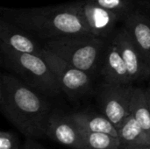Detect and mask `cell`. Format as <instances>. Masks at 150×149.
<instances>
[{"instance_id":"23","label":"cell","mask_w":150,"mask_h":149,"mask_svg":"<svg viewBox=\"0 0 150 149\" xmlns=\"http://www.w3.org/2000/svg\"><path fill=\"white\" fill-rule=\"evenodd\" d=\"M149 81H150V80H149Z\"/></svg>"},{"instance_id":"5","label":"cell","mask_w":150,"mask_h":149,"mask_svg":"<svg viewBox=\"0 0 150 149\" xmlns=\"http://www.w3.org/2000/svg\"><path fill=\"white\" fill-rule=\"evenodd\" d=\"M42 57L56 76L62 92L71 101H77L93 90L92 76L44 47Z\"/></svg>"},{"instance_id":"10","label":"cell","mask_w":150,"mask_h":149,"mask_svg":"<svg viewBox=\"0 0 150 149\" xmlns=\"http://www.w3.org/2000/svg\"><path fill=\"white\" fill-rule=\"evenodd\" d=\"M104 83L114 85H134L129 76L120 51L112 39L105 48L98 71Z\"/></svg>"},{"instance_id":"22","label":"cell","mask_w":150,"mask_h":149,"mask_svg":"<svg viewBox=\"0 0 150 149\" xmlns=\"http://www.w3.org/2000/svg\"><path fill=\"white\" fill-rule=\"evenodd\" d=\"M145 149H150V147H149V148H145Z\"/></svg>"},{"instance_id":"8","label":"cell","mask_w":150,"mask_h":149,"mask_svg":"<svg viewBox=\"0 0 150 149\" xmlns=\"http://www.w3.org/2000/svg\"><path fill=\"white\" fill-rule=\"evenodd\" d=\"M112 39L120 51L133 83L149 81V65L123 25L117 29Z\"/></svg>"},{"instance_id":"4","label":"cell","mask_w":150,"mask_h":149,"mask_svg":"<svg viewBox=\"0 0 150 149\" xmlns=\"http://www.w3.org/2000/svg\"><path fill=\"white\" fill-rule=\"evenodd\" d=\"M109 40L91 34H79L47 40L44 47L93 76L99 71Z\"/></svg>"},{"instance_id":"19","label":"cell","mask_w":150,"mask_h":149,"mask_svg":"<svg viewBox=\"0 0 150 149\" xmlns=\"http://www.w3.org/2000/svg\"><path fill=\"white\" fill-rule=\"evenodd\" d=\"M23 149H46L40 143L37 141L36 139H32V138H26Z\"/></svg>"},{"instance_id":"20","label":"cell","mask_w":150,"mask_h":149,"mask_svg":"<svg viewBox=\"0 0 150 149\" xmlns=\"http://www.w3.org/2000/svg\"><path fill=\"white\" fill-rule=\"evenodd\" d=\"M141 8H142L143 10L150 13V0H142Z\"/></svg>"},{"instance_id":"17","label":"cell","mask_w":150,"mask_h":149,"mask_svg":"<svg viewBox=\"0 0 150 149\" xmlns=\"http://www.w3.org/2000/svg\"><path fill=\"white\" fill-rule=\"evenodd\" d=\"M94 3L112 11L127 17L138 8H141L142 0H91Z\"/></svg>"},{"instance_id":"3","label":"cell","mask_w":150,"mask_h":149,"mask_svg":"<svg viewBox=\"0 0 150 149\" xmlns=\"http://www.w3.org/2000/svg\"><path fill=\"white\" fill-rule=\"evenodd\" d=\"M0 64L46 97H56L62 92L56 76L42 56L18 53L0 44Z\"/></svg>"},{"instance_id":"7","label":"cell","mask_w":150,"mask_h":149,"mask_svg":"<svg viewBox=\"0 0 150 149\" xmlns=\"http://www.w3.org/2000/svg\"><path fill=\"white\" fill-rule=\"evenodd\" d=\"M74 4L90 33L95 37L110 40L117 31V25L126 19V17L91 0H77Z\"/></svg>"},{"instance_id":"6","label":"cell","mask_w":150,"mask_h":149,"mask_svg":"<svg viewBox=\"0 0 150 149\" xmlns=\"http://www.w3.org/2000/svg\"><path fill=\"white\" fill-rule=\"evenodd\" d=\"M135 85H114L103 83L96 94L98 106L119 129L130 115V103Z\"/></svg>"},{"instance_id":"11","label":"cell","mask_w":150,"mask_h":149,"mask_svg":"<svg viewBox=\"0 0 150 149\" xmlns=\"http://www.w3.org/2000/svg\"><path fill=\"white\" fill-rule=\"evenodd\" d=\"M46 136L64 147L80 149L82 130L72 121L68 114L53 112L47 122Z\"/></svg>"},{"instance_id":"16","label":"cell","mask_w":150,"mask_h":149,"mask_svg":"<svg viewBox=\"0 0 150 149\" xmlns=\"http://www.w3.org/2000/svg\"><path fill=\"white\" fill-rule=\"evenodd\" d=\"M80 149H120V141L108 133L82 130Z\"/></svg>"},{"instance_id":"12","label":"cell","mask_w":150,"mask_h":149,"mask_svg":"<svg viewBox=\"0 0 150 149\" xmlns=\"http://www.w3.org/2000/svg\"><path fill=\"white\" fill-rule=\"evenodd\" d=\"M122 24L150 67V13L138 8L128 15Z\"/></svg>"},{"instance_id":"13","label":"cell","mask_w":150,"mask_h":149,"mask_svg":"<svg viewBox=\"0 0 150 149\" xmlns=\"http://www.w3.org/2000/svg\"><path fill=\"white\" fill-rule=\"evenodd\" d=\"M72 121L83 131L105 133L119 137L118 128L103 113L82 111L68 114Z\"/></svg>"},{"instance_id":"18","label":"cell","mask_w":150,"mask_h":149,"mask_svg":"<svg viewBox=\"0 0 150 149\" xmlns=\"http://www.w3.org/2000/svg\"><path fill=\"white\" fill-rule=\"evenodd\" d=\"M0 149H20L18 136L11 131H1Z\"/></svg>"},{"instance_id":"1","label":"cell","mask_w":150,"mask_h":149,"mask_svg":"<svg viewBox=\"0 0 150 149\" xmlns=\"http://www.w3.org/2000/svg\"><path fill=\"white\" fill-rule=\"evenodd\" d=\"M45 97L10 72L0 76L1 112L25 138H47L46 129L53 110Z\"/></svg>"},{"instance_id":"2","label":"cell","mask_w":150,"mask_h":149,"mask_svg":"<svg viewBox=\"0 0 150 149\" xmlns=\"http://www.w3.org/2000/svg\"><path fill=\"white\" fill-rule=\"evenodd\" d=\"M0 18L7 19L46 41L67 36L91 34L74 2L33 8H0Z\"/></svg>"},{"instance_id":"15","label":"cell","mask_w":150,"mask_h":149,"mask_svg":"<svg viewBox=\"0 0 150 149\" xmlns=\"http://www.w3.org/2000/svg\"><path fill=\"white\" fill-rule=\"evenodd\" d=\"M130 113L144 131L150 145V109L145 89L134 86L130 103Z\"/></svg>"},{"instance_id":"14","label":"cell","mask_w":150,"mask_h":149,"mask_svg":"<svg viewBox=\"0 0 150 149\" xmlns=\"http://www.w3.org/2000/svg\"><path fill=\"white\" fill-rule=\"evenodd\" d=\"M118 132L120 149H145L150 147L144 131L131 113Z\"/></svg>"},{"instance_id":"9","label":"cell","mask_w":150,"mask_h":149,"mask_svg":"<svg viewBox=\"0 0 150 149\" xmlns=\"http://www.w3.org/2000/svg\"><path fill=\"white\" fill-rule=\"evenodd\" d=\"M0 44L18 52L42 56L44 45H40L36 37L25 29L0 18Z\"/></svg>"},{"instance_id":"21","label":"cell","mask_w":150,"mask_h":149,"mask_svg":"<svg viewBox=\"0 0 150 149\" xmlns=\"http://www.w3.org/2000/svg\"><path fill=\"white\" fill-rule=\"evenodd\" d=\"M146 90V95H147V98H148V102H149V109H150V85L145 89Z\"/></svg>"}]
</instances>
